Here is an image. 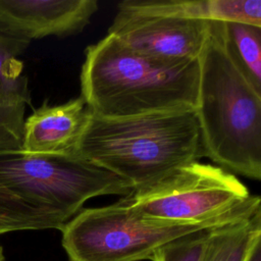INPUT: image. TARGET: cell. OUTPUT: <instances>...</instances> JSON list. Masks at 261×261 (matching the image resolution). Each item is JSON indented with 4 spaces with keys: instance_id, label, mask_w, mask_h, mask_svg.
Masks as SVG:
<instances>
[{
    "instance_id": "1",
    "label": "cell",
    "mask_w": 261,
    "mask_h": 261,
    "mask_svg": "<svg viewBox=\"0 0 261 261\" xmlns=\"http://www.w3.org/2000/svg\"><path fill=\"white\" fill-rule=\"evenodd\" d=\"M199 65L195 112L204 157L234 175L260 180L261 90L237 59L224 22L209 21Z\"/></svg>"
},
{
    "instance_id": "2",
    "label": "cell",
    "mask_w": 261,
    "mask_h": 261,
    "mask_svg": "<svg viewBox=\"0 0 261 261\" xmlns=\"http://www.w3.org/2000/svg\"><path fill=\"white\" fill-rule=\"evenodd\" d=\"M199 77V59H156L107 34L86 48L81 96L94 115L109 119L195 110Z\"/></svg>"
},
{
    "instance_id": "3",
    "label": "cell",
    "mask_w": 261,
    "mask_h": 261,
    "mask_svg": "<svg viewBox=\"0 0 261 261\" xmlns=\"http://www.w3.org/2000/svg\"><path fill=\"white\" fill-rule=\"evenodd\" d=\"M74 154L124 179L134 191L204 157L195 110L102 118L90 114Z\"/></svg>"
},
{
    "instance_id": "4",
    "label": "cell",
    "mask_w": 261,
    "mask_h": 261,
    "mask_svg": "<svg viewBox=\"0 0 261 261\" xmlns=\"http://www.w3.org/2000/svg\"><path fill=\"white\" fill-rule=\"evenodd\" d=\"M142 217L166 223H209L234 219L261 208L258 196L232 173L199 161L123 196Z\"/></svg>"
},
{
    "instance_id": "5",
    "label": "cell",
    "mask_w": 261,
    "mask_h": 261,
    "mask_svg": "<svg viewBox=\"0 0 261 261\" xmlns=\"http://www.w3.org/2000/svg\"><path fill=\"white\" fill-rule=\"evenodd\" d=\"M0 182L66 220L91 198L133 192L121 177L75 154H28L20 149L0 151Z\"/></svg>"
},
{
    "instance_id": "6",
    "label": "cell",
    "mask_w": 261,
    "mask_h": 261,
    "mask_svg": "<svg viewBox=\"0 0 261 261\" xmlns=\"http://www.w3.org/2000/svg\"><path fill=\"white\" fill-rule=\"evenodd\" d=\"M234 219L209 223L160 222L137 214L121 198L108 206L81 209L60 228L61 244L68 261L150 260L159 247L178 237Z\"/></svg>"
},
{
    "instance_id": "7",
    "label": "cell",
    "mask_w": 261,
    "mask_h": 261,
    "mask_svg": "<svg viewBox=\"0 0 261 261\" xmlns=\"http://www.w3.org/2000/svg\"><path fill=\"white\" fill-rule=\"evenodd\" d=\"M108 29L132 50L166 61L199 59L209 21L200 0H125Z\"/></svg>"
},
{
    "instance_id": "8",
    "label": "cell",
    "mask_w": 261,
    "mask_h": 261,
    "mask_svg": "<svg viewBox=\"0 0 261 261\" xmlns=\"http://www.w3.org/2000/svg\"><path fill=\"white\" fill-rule=\"evenodd\" d=\"M98 10L96 0H0V24L30 41L83 32Z\"/></svg>"
},
{
    "instance_id": "9",
    "label": "cell",
    "mask_w": 261,
    "mask_h": 261,
    "mask_svg": "<svg viewBox=\"0 0 261 261\" xmlns=\"http://www.w3.org/2000/svg\"><path fill=\"white\" fill-rule=\"evenodd\" d=\"M90 114L82 96L59 105L44 103L24 119L20 150L28 154H74Z\"/></svg>"
},
{
    "instance_id": "10",
    "label": "cell",
    "mask_w": 261,
    "mask_h": 261,
    "mask_svg": "<svg viewBox=\"0 0 261 261\" xmlns=\"http://www.w3.org/2000/svg\"><path fill=\"white\" fill-rule=\"evenodd\" d=\"M261 242V208L208 229L202 261H246Z\"/></svg>"
},
{
    "instance_id": "11",
    "label": "cell",
    "mask_w": 261,
    "mask_h": 261,
    "mask_svg": "<svg viewBox=\"0 0 261 261\" xmlns=\"http://www.w3.org/2000/svg\"><path fill=\"white\" fill-rule=\"evenodd\" d=\"M30 43L0 24V102L31 104L29 81L18 59Z\"/></svg>"
},
{
    "instance_id": "12",
    "label": "cell",
    "mask_w": 261,
    "mask_h": 261,
    "mask_svg": "<svg viewBox=\"0 0 261 261\" xmlns=\"http://www.w3.org/2000/svg\"><path fill=\"white\" fill-rule=\"evenodd\" d=\"M66 221L58 213L25 201L0 182V236L18 230H60Z\"/></svg>"
},
{
    "instance_id": "13",
    "label": "cell",
    "mask_w": 261,
    "mask_h": 261,
    "mask_svg": "<svg viewBox=\"0 0 261 261\" xmlns=\"http://www.w3.org/2000/svg\"><path fill=\"white\" fill-rule=\"evenodd\" d=\"M231 49L255 86L261 90V28L224 22Z\"/></svg>"
},
{
    "instance_id": "14",
    "label": "cell",
    "mask_w": 261,
    "mask_h": 261,
    "mask_svg": "<svg viewBox=\"0 0 261 261\" xmlns=\"http://www.w3.org/2000/svg\"><path fill=\"white\" fill-rule=\"evenodd\" d=\"M207 20L247 23L261 28V0H204Z\"/></svg>"
},
{
    "instance_id": "15",
    "label": "cell",
    "mask_w": 261,
    "mask_h": 261,
    "mask_svg": "<svg viewBox=\"0 0 261 261\" xmlns=\"http://www.w3.org/2000/svg\"><path fill=\"white\" fill-rule=\"evenodd\" d=\"M211 228V227H210ZM208 229H200L178 237L161 247L151 256V261H202Z\"/></svg>"
},
{
    "instance_id": "16",
    "label": "cell",
    "mask_w": 261,
    "mask_h": 261,
    "mask_svg": "<svg viewBox=\"0 0 261 261\" xmlns=\"http://www.w3.org/2000/svg\"><path fill=\"white\" fill-rule=\"evenodd\" d=\"M25 103L0 102V151L21 147Z\"/></svg>"
},
{
    "instance_id": "17",
    "label": "cell",
    "mask_w": 261,
    "mask_h": 261,
    "mask_svg": "<svg viewBox=\"0 0 261 261\" xmlns=\"http://www.w3.org/2000/svg\"><path fill=\"white\" fill-rule=\"evenodd\" d=\"M246 261H261V242L254 246Z\"/></svg>"
},
{
    "instance_id": "18",
    "label": "cell",
    "mask_w": 261,
    "mask_h": 261,
    "mask_svg": "<svg viewBox=\"0 0 261 261\" xmlns=\"http://www.w3.org/2000/svg\"><path fill=\"white\" fill-rule=\"evenodd\" d=\"M0 261H5L4 253H3V248H2L1 245H0Z\"/></svg>"
}]
</instances>
